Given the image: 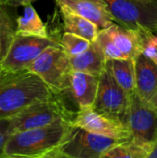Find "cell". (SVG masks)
<instances>
[{"mask_svg": "<svg viewBox=\"0 0 157 158\" xmlns=\"http://www.w3.org/2000/svg\"><path fill=\"white\" fill-rule=\"evenodd\" d=\"M12 134L10 119H0V157H2L5 145Z\"/></svg>", "mask_w": 157, "mask_h": 158, "instance_id": "obj_23", "label": "cell"}, {"mask_svg": "<svg viewBox=\"0 0 157 158\" xmlns=\"http://www.w3.org/2000/svg\"><path fill=\"white\" fill-rule=\"evenodd\" d=\"M151 150L131 140L118 143L103 158H149Z\"/></svg>", "mask_w": 157, "mask_h": 158, "instance_id": "obj_20", "label": "cell"}, {"mask_svg": "<svg viewBox=\"0 0 157 158\" xmlns=\"http://www.w3.org/2000/svg\"><path fill=\"white\" fill-rule=\"evenodd\" d=\"M54 95L45 82L29 70L3 71L0 76V119H10L27 106Z\"/></svg>", "mask_w": 157, "mask_h": 158, "instance_id": "obj_2", "label": "cell"}, {"mask_svg": "<svg viewBox=\"0 0 157 158\" xmlns=\"http://www.w3.org/2000/svg\"><path fill=\"white\" fill-rule=\"evenodd\" d=\"M76 113L70 111L55 94L52 98L36 102L10 118L12 133L47 126L59 118L72 120Z\"/></svg>", "mask_w": 157, "mask_h": 158, "instance_id": "obj_5", "label": "cell"}, {"mask_svg": "<svg viewBox=\"0 0 157 158\" xmlns=\"http://www.w3.org/2000/svg\"><path fill=\"white\" fill-rule=\"evenodd\" d=\"M6 6L0 5V67L17 33V22Z\"/></svg>", "mask_w": 157, "mask_h": 158, "instance_id": "obj_19", "label": "cell"}, {"mask_svg": "<svg viewBox=\"0 0 157 158\" xmlns=\"http://www.w3.org/2000/svg\"><path fill=\"white\" fill-rule=\"evenodd\" d=\"M72 124L91 132L118 140L129 141L131 139L130 131L126 124L99 113L93 107L78 111L72 119Z\"/></svg>", "mask_w": 157, "mask_h": 158, "instance_id": "obj_11", "label": "cell"}, {"mask_svg": "<svg viewBox=\"0 0 157 158\" xmlns=\"http://www.w3.org/2000/svg\"><path fill=\"white\" fill-rule=\"evenodd\" d=\"M2 73H3V70H2V69H0V76H1V75H2Z\"/></svg>", "mask_w": 157, "mask_h": 158, "instance_id": "obj_29", "label": "cell"}, {"mask_svg": "<svg viewBox=\"0 0 157 158\" xmlns=\"http://www.w3.org/2000/svg\"><path fill=\"white\" fill-rule=\"evenodd\" d=\"M153 157L157 158V141L156 143H155V145H154V147H153V150H152V152H151V154H150V156H149V158Z\"/></svg>", "mask_w": 157, "mask_h": 158, "instance_id": "obj_25", "label": "cell"}, {"mask_svg": "<svg viewBox=\"0 0 157 158\" xmlns=\"http://www.w3.org/2000/svg\"><path fill=\"white\" fill-rule=\"evenodd\" d=\"M56 45H60L59 40L51 36L39 37L16 33L0 69L13 73L26 71L43 51Z\"/></svg>", "mask_w": 157, "mask_h": 158, "instance_id": "obj_6", "label": "cell"}, {"mask_svg": "<svg viewBox=\"0 0 157 158\" xmlns=\"http://www.w3.org/2000/svg\"><path fill=\"white\" fill-rule=\"evenodd\" d=\"M6 0H0V5H6Z\"/></svg>", "mask_w": 157, "mask_h": 158, "instance_id": "obj_27", "label": "cell"}, {"mask_svg": "<svg viewBox=\"0 0 157 158\" xmlns=\"http://www.w3.org/2000/svg\"><path fill=\"white\" fill-rule=\"evenodd\" d=\"M126 124L130 131V140L152 151L157 141V113L137 92L130 94Z\"/></svg>", "mask_w": 157, "mask_h": 158, "instance_id": "obj_8", "label": "cell"}, {"mask_svg": "<svg viewBox=\"0 0 157 158\" xmlns=\"http://www.w3.org/2000/svg\"><path fill=\"white\" fill-rule=\"evenodd\" d=\"M130 103V94L117 82L105 68L99 76V86L93 108L126 124Z\"/></svg>", "mask_w": 157, "mask_h": 158, "instance_id": "obj_9", "label": "cell"}, {"mask_svg": "<svg viewBox=\"0 0 157 158\" xmlns=\"http://www.w3.org/2000/svg\"><path fill=\"white\" fill-rule=\"evenodd\" d=\"M110 36L126 57L135 59L143 54L140 30L125 28L118 23L107 28Z\"/></svg>", "mask_w": 157, "mask_h": 158, "instance_id": "obj_14", "label": "cell"}, {"mask_svg": "<svg viewBox=\"0 0 157 158\" xmlns=\"http://www.w3.org/2000/svg\"><path fill=\"white\" fill-rule=\"evenodd\" d=\"M135 78L136 92L144 102L150 103L157 93V64L141 54L135 58Z\"/></svg>", "mask_w": 157, "mask_h": 158, "instance_id": "obj_13", "label": "cell"}, {"mask_svg": "<svg viewBox=\"0 0 157 158\" xmlns=\"http://www.w3.org/2000/svg\"><path fill=\"white\" fill-rule=\"evenodd\" d=\"M153 60H154V61H155V63H156V64H157V52H156V54H155V56H154Z\"/></svg>", "mask_w": 157, "mask_h": 158, "instance_id": "obj_28", "label": "cell"}, {"mask_svg": "<svg viewBox=\"0 0 157 158\" xmlns=\"http://www.w3.org/2000/svg\"><path fill=\"white\" fill-rule=\"evenodd\" d=\"M125 141L91 132L74 126L51 158H103L115 145Z\"/></svg>", "mask_w": 157, "mask_h": 158, "instance_id": "obj_3", "label": "cell"}, {"mask_svg": "<svg viewBox=\"0 0 157 158\" xmlns=\"http://www.w3.org/2000/svg\"><path fill=\"white\" fill-rule=\"evenodd\" d=\"M35 0H6V6H14V7H17V6H24L26 4H29V3H31Z\"/></svg>", "mask_w": 157, "mask_h": 158, "instance_id": "obj_24", "label": "cell"}, {"mask_svg": "<svg viewBox=\"0 0 157 158\" xmlns=\"http://www.w3.org/2000/svg\"><path fill=\"white\" fill-rule=\"evenodd\" d=\"M155 33L157 34V26H156V29H155Z\"/></svg>", "mask_w": 157, "mask_h": 158, "instance_id": "obj_30", "label": "cell"}, {"mask_svg": "<svg viewBox=\"0 0 157 158\" xmlns=\"http://www.w3.org/2000/svg\"><path fill=\"white\" fill-rule=\"evenodd\" d=\"M73 70L81 71L99 77L105 69L106 58L101 47L94 41L83 53L69 56Z\"/></svg>", "mask_w": 157, "mask_h": 158, "instance_id": "obj_15", "label": "cell"}, {"mask_svg": "<svg viewBox=\"0 0 157 158\" xmlns=\"http://www.w3.org/2000/svg\"><path fill=\"white\" fill-rule=\"evenodd\" d=\"M28 70L38 75L51 91L57 94L68 88L73 69L69 56L61 45H56L43 51Z\"/></svg>", "mask_w": 157, "mask_h": 158, "instance_id": "obj_4", "label": "cell"}, {"mask_svg": "<svg viewBox=\"0 0 157 158\" xmlns=\"http://www.w3.org/2000/svg\"><path fill=\"white\" fill-rule=\"evenodd\" d=\"M72 127V120L59 118L42 128L12 133L2 157L51 158L67 139Z\"/></svg>", "mask_w": 157, "mask_h": 158, "instance_id": "obj_1", "label": "cell"}, {"mask_svg": "<svg viewBox=\"0 0 157 158\" xmlns=\"http://www.w3.org/2000/svg\"><path fill=\"white\" fill-rule=\"evenodd\" d=\"M59 43L61 47L68 56H74L83 53L92 44L89 40L67 31L63 33V35L59 39Z\"/></svg>", "mask_w": 157, "mask_h": 158, "instance_id": "obj_21", "label": "cell"}, {"mask_svg": "<svg viewBox=\"0 0 157 158\" xmlns=\"http://www.w3.org/2000/svg\"><path fill=\"white\" fill-rule=\"evenodd\" d=\"M59 8L68 9L94 22L101 30L117 23L105 0H55Z\"/></svg>", "mask_w": 157, "mask_h": 158, "instance_id": "obj_12", "label": "cell"}, {"mask_svg": "<svg viewBox=\"0 0 157 158\" xmlns=\"http://www.w3.org/2000/svg\"><path fill=\"white\" fill-rule=\"evenodd\" d=\"M115 21L128 29H149L157 26V0H105Z\"/></svg>", "mask_w": 157, "mask_h": 158, "instance_id": "obj_7", "label": "cell"}, {"mask_svg": "<svg viewBox=\"0 0 157 158\" xmlns=\"http://www.w3.org/2000/svg\"><path fill=\"white\" fill-rule=\"evenodd\" d=\"M98 86L99 77L72 70L68 88L56 95L67 108L77 113L80 110L93 106Z\"/></svg>", "mask_w": 157, "mask_h": 158, "instance_id": "obj_10", "label": "cell"}, {"mask_svg": "<svg viewBox=\"0 0 157 158\" xmlns=\"http://www.w3.org/2000/svg\"><path fill=\"white\" fill-rule=\"evenodd\" d=\"M95 42L101 47L107 60L115 58H126L124 54L118 49V47L114 43L107 29H104L99 31L95 39Z\"/></svg>", "mask_w": 157, "mask_h": 158, "instance_id": "obj_22", "label": "cell"}, {"mask_svg": "<svg viewBox=\"0 0 157 158\" xmlns=\"http://www.w3.org/2000/svg\"><path fill=\"white\" fill-rule=\"evenodd\" d=\"M105 68L127 93L131 94L136 92L135 59L130 57L108 59Z\"/></svg>", "mask_w": 157, "mask_h": 158, "instance_id": "obj_16", "label": "cell"}, {"mask_svg": "<svg viewBox=\"0 0 157 158\" xmlns=\"http://www.w3.org/2000/svg\"><path fill=\"white\" fill-rule=\"evenodd\" d=\"M150 104L153 106V107L155 108V110L156 111V113H157V93L155 94V95L153 97V99L151 100Z\"/></svg>", "mask_w": 157, "mask_h": 158, "instance_id": "obj_26", "label": "cell"}, {"mask_svg": "<svg viewBox=\"0 0 157 158\" xmlns=\"http://www.w3.org/2000/svg\"><path fill=\"white\" fill-rule=\"evenodd\" d=\"M59 10L62 16L65 31L81 36L91 43L95 41L101 29L94 22L68 9L59 8Z\"/></svg>", "mask_w": 157, "mask_h": 158, "instance_id": "obj_17", "label": "cell"}, {"mask_svg": "<svg viewBox=\"0 0 157 158\" xmlns=\"http://www.w3.org/2000/svg\"><path fill=\"white\" fill-rule=\"evenodd\" d=\"M23 7V14L16 19L17 33L39 37H49L46 25L42 21L31 3L24 5Z\"/></svg>", "mask_w": 157, "mask_h": 158, "instance_id": "obj_18", "label": "cell"}]
</instances>
